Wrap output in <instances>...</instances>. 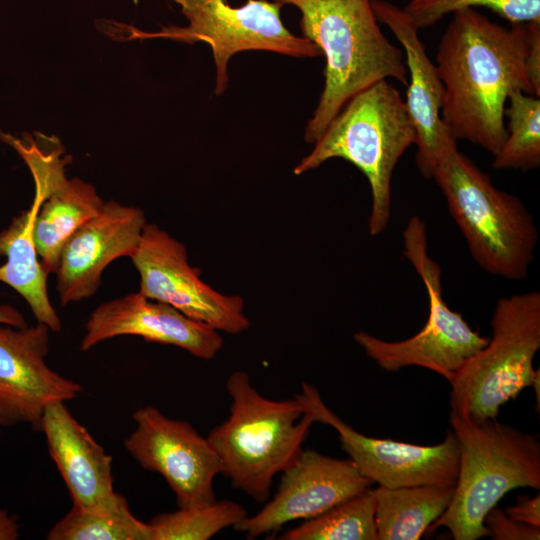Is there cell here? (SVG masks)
<instances>
[{"mask_svg":"<svg viewBox=\"0 0 540 540\" xmlns=\"http://www.w3.org/2000/svg\"><path fill=\"white\" fill-rule=\"evenodd\" d=\"M226 388L231 397L228 418L207 436L235 489L259 503L270 497L273 478L302 450L314 417L295 397L262 396L244 371L233 372Z\"/></svg>","mask_w":540,"mask_h":540,"instance_id":"obj_5","label":"cell"},{"mask_svg":"<svg viewBox=\"0 0 540 540\" xmlns=\"http://www.w3.org/2000/svg\"><path fill=\"white\" fill-rule=\"evenodd\" d=\"M40 431L73 501L86 510L114 511L128 505L113 488L112 457L71 414L65 402L48 404Z\"/></svg>","mask_w":540,"mask_h":540,"instance_id":"obj_19","label":"cell"},{"mask_svg":"<svg viewBox=\"0 0 540 540\" xmlns=\"http://www.w3.org/2000/svg\"><path fill=\"white\" fill-rule=\"evenodd\" d=\"M140 276L139 291L165 302L191 319L230 334L248 329L239 295H225L205 283L188 262L183 243L154 223H146L130 257Z\"/></svg>","mask_w":540,"mask_h":540,"instance_id":"obj_11","label":"cell"},{"mask_svg":"<svg viewBox=\"0 0 540 540\" xmlns=\"http://www.w3.org/2000/svg\"><path fill=\"white\" fill-rule=\"evenodd\" d=\"M146 223L140 208L110 200L79 226L65 243L55 272L61 305L93 296L105 268L117 258L133 255Z\"/></svg>","mask_w":540,"mask_h":540,"instance_id":"obj_16","label":"cell"},{"mask_svg":"<svg viewBox=\"0 0 540 540\" xmlns=\"http://www.w3.org/2000/svg\"><path fill=\"white\" fill-rule=\"evenodd\" d=\"M126 335L176 346L203 360L213 359L223 347L218 330L138 291L98 305L85 324L80 349Z\"/></svg>","mask_w":540,"mask_h":540,"instance_id":"obj_17","label":"cell"},{"mask_svg":"<svg viewBox=\"0 0 540 540\" xmlns=\"http://www.w3.org/2000/svg\"><path fill=\"white\" fill-rule=\"evenodd\" d=\"M19 537L17 520L0 508V540H16Z\"/></svg>","mask_w":540,"mask_h":540,"instance_id":"obj_30","label":"cell"},{"mask_svg":"<svg viewBox=\"0 0 540 540\" xmlns=\"http://www.w3.org/2000/svg\"><path fill=\"white\" fill-rule=\"evenodd\" d=\"M454 486L373 489L377 540L419 539L450 504Z\"/></svg>","mask_w":540,"mask_h":540,"instance_id":"obj_21","label":"cell"},{"mask_svg":"<svg viewBox=\"0 0 540 540\" xmlns=\"http://www.w3.org/2000/svg\"><path fill=\"white\" fill-rule=\"evenodd\" d=\"M42 199V190L35 187L31 206L0 231V256L6 257V263L0 266V281L25 299L37 322L59 332L62 323L50 302L48 275L41 266L33 240L34 221Z\"/></svg>","mask_w":540,"mask_h":540,"instance_id":"obj_20","label":"cell"},{"mask_svg":"<svg viewBox=\"0 0 540 540\" xmlns=\"http://www.w3.org/2000/svg\"><path fill=\"white\" fill-rule=\"evenodd\" d=\"M132 418L136 427L124 441L126 450L142 468L165 479L178 507L216 500L213 481L223 474V466L208 438L150 405L137 409Z\"/></svg>","mask_w":540,"mask_h":540,"instance_id":"obj_13","label":"cell"},{"mask_svg":"<svg viewBox=\"0 0 540 540\" xmlns=\"http://www.w3.org/2000/svg\"><path fill=\"white\" fill-rule=\"evenodd\" d=\"M282 473L271 500L234 526L248 539L276 532L294 520L315 517L372 485L349 458L336 459L315 450L302 449Z\"/></svg>","mask_w":540,"mask_h":540,"instance_id":"obj_15","label":"cell"},{"mask_svg":"<svg viewBox=\"0 0 540 540\" xmlns=\"http://www.w3.org/2000/svg\"><path fill=\"white\" fill-rule=\"evenodd\" d=\"M492 336L448 381L452 414L479 423L498 416L500 407L532 386L540 370V292L500 298L491 318Z\"/></svg>","mask_w":540,"mask_h":540,"instance_id":"obj_7","label":"cell"},{"mask_svg":"<svg viewBox=\"0 0 540 540\" xmlns=\"http://www.w3.org/2000/svg\"><path fill=\"white\" fill-rule=\"evenodd\" d=\"M528 39L525 70L534 96H540V21L527 23Z\"/></svg>","mask_w":540,"mask_h":540,"instance_id":"obj_28","label":"cell"},{"mask_svg":"<svg viewBox=\"0 0 540 540\" xmlns=\"http://www.w3.org/2000/svg\"><path fill=\"white\" fill-rule=\"evenodd\" d=\"M48 540H153L149 523L136 518L126 505L114 511L75 506L48 532Z\"/></svg>","mask_w":540,"mask_h":540,"instance_id":"obj_24","label":"cell"},{"mask_svg":"<svg viewBox=\"0 0 540 540\" xmlns=\"http://www.w3.org/2000/svg\"><path fill=\"white\" fill-rule=\"evenodd\" d=\"M296 7L303 37L326 58L324 88L304 140L314 144L357 93L387 78L407 85L403 50L380 29L371 0H273Z\"/></svg>","mask_w":540,"mask_h":540,"instance_id":"obj_2","label":"cell"},{"mask_svg":"<svg viewBox=\"0 0 540 540\" xmlns=\"http://www.w3.org/2000/svg\"><path fill=\"white\" fill-rule=\"evenodd\" d=\"M504 117L507 137L494 156L492 168L528 171L540 165V99L514 90L508 96Z\"/></svg>","mask_w":540,"mask_h":540,"instance_id":"obj_23","label":"cell"},{"mask_svg":"<svg viewBox=\"0 0 540 540\" xmlns=\"http://www.w3.org/2000/svg\"><path fill=\"white\" fill-rule=\"evenodd\" d=\"M459 447L454 494L446 510L426 530L446 527L455 540L489 536L486 514L510 490L540 488V442L493 419L474 423L450 413Z\"/></svg>","mask_w":540,"mask_h":540,"instance_id":"obj_6","label":"cell"},{"mask_svg":"<svg viewBox=\"0 0 540 540\" xmlns=\"http://www.w3.org/2000/svg\"><path fill=\"white\" fill-rule=\"evenodd\" d=\"M371 5L378 22L384 23L402 46L408 73L404 102L416 131V163L424 177L432 178L445 147L457 141L441 120L444 85L419 29L403 9L386 0H371Z\"/></svg>","mask_w":540,"mask_h":540,"instance_id":"obj_18","label":"cell"},{"mask_svg":"<svg viewBox=\"0 0 540 540\" xmlns=\"http://www.w3.org/2000/svg\"><path fill=\"white\" fill-rule=\"evenodd\" d=\"M187 18L185 27L166 26L158 32L128 28L129 38H165L184 43L204 42L211 47L216 67L215 94L228 85L227 65L239 52L264 50L293 57H316L320 49L293 35L283 24V5L269 0H248L239 7L227 0H173Z\"/></svg>","mask_w":540,"mask_h":540,"instance_id":"obj_9","label":"cell"},{"mask_svg":"<svg viewBox=\"0 0 540 540\" xmlns=\"http://www.w3.org/2000/svg\"><path fill=\"white\" fill-rule=\"evenodd\" d=\"M404 256L420 276L428 297V318L422 329L402 341H386L367 332L354 334L355 342L381 369L398 371L419 366L449 381L464 362L482 349L489 337L473 330L461 313L443 298L441 269L428 255L426 224L411 216L403 231Z\"/></svg>","mask_w":540,"mask_h":540,"instance_id":"obj_8","label":"cell"},{"mask_svg":"<svg viewBox=\"0 0 540 540\" xmlns=\"http://www.w3.org/2000/svg\"><path fill=\"white\" fill-rule=\"evenodd\" d=\"M416 131L396 87L381 80L354 95L331 120L313 150L294 168L301 175L332 158L344 159L367 178L372 205L368 232H384L391 216V180Z\"/></svg>","mask_w":540,"mask_h":540,"instance_id":"obj_4","label":"cell"},{"mask_svg":"<svg viewBox=\"0 0 540 540\" xmlns=\"http://www.w3.org/2000/svg\"><path fill=\"white\" fill-rule=\"evenodd\" d=\"M484 525L493 540L540 539V527L519 522L496 506L486 514Z\"/></svg>","mask_w":540,"mask_h":540,"instance_id":"obj_27","label":"cell"},{"mask_svg":"<svg viewBox=\"0 0 540 540\" xmlns=\"http://www.w3.org/2000/svg\"><path fill=\"white\" fill-rule=\"evenodd\" d=\"M432 178L464 236L474 261L487 273L524 280L538 242L535 221L515 195L495 187L490 176L448 144Z\"/></svg>","mask_w":540,"mask_h":540,"instance_id":"obj_3","label":"cell"},{"mask_svg":"<svg viewBox=\"0 0 540 540\" xmlns=\"http://www.w3.org/2000/svg\"><path fill=\"white\" fill-rule=\"evenodd\" d=\"M0 324H8L14 327L27 325L24 316L11 305H0Z\"/></svg>","mask_w":540,"mask_h":540,"instance_id":"obj_31","label":"cell"},{"mask_svg":"<svg viewBox=\"0 0 540 540\" xmlns=\"http://www.w3.org/2000/svg\"><path fill=\"white\" fill-rule=\"evenodd\" d=\"M511 518L532 526L540 527V495H520L516 503L506 509Z\"/></svg>","mask_w":540,"mask_h":540,"instance_id":"obj_29","label":"cell"},{"mask_svg":"<svg viewBox=\"0 0 540 540\" xmlns=\"http://www.w3.org/2000/svg\"><path fill=\"white\" fill-rule=\"evenodd\" d=\"M527 39V23L507 28L474 8L453 13L435 65L444 85L441 120L455 140L499 152L508 96L514 90L534 96L525 70Z\"/></svg>","mask_w":540,"mask_h":540,"instance_id":"obj_1","label":"cell"},{"mask_svg":"<svg viewBox=\"0 0 540 540\" xmlns=\"http://www.w3.org/2000/svg\"><path fill=\"white\" fill-rule=\"evenodd\" d=\"M43 323L14 327L0 324V425L30 424L40 431L45 407L70 401L83 387L46 363L49 332Z\"/></svg>","mask_w":540,"mask_h":540,"instance_id":"obj_14","label":"cell"},{"mask_svg":"<svg viewBox=\"0 0 540 540\" xmlns=\"http://www.w3.org/2000/svg\"><path fill=\"white\" fill-rule=\"evenodd\" d=\"M248 516L246 510L230 500L213 501L208 504L179 507L164 512L148 523L153 540H208L219 531L235 526Z\"/></svg>","mask_w":540,"mask_h":540,"instance_id":"obj_25","label":"cell"},{"mask_svg":"<svg viewBox=\"0 0 540 540\" xmlns=\"http://www.w3.org/2000/svg\"><path fill=\"white\" fill-rule=\"evenodd\" d=\"M281 540H377L374 490L370 487L304 520Z\"/></svg>","mask_w":540,"mask_h":540,"instance_id":"obj_22","label":"cell"},{"mask_svg":"<svg viewBox=\"0 0 540 540\" xmlns=\"http://www.w3.org/2000/svg\"><path fill=\"white\" fill-rule=\"evenodd\" d=\"M0 138L12 146L27 164L43 199L35 217L33 240L44 272L55 273L61 251L75 230L97 215L105 201L92 184L79 178L67 179L64 149L57 139L37 133L16 138L0 131Z\"/></svg>","mask_w":540,"mask_h":540,"instance_id":"obj_12","label":"cell"},{"mask_svg":"<svg viewBox=\"0 0 540 540\" xmlns=\"http://www.w3.org/2000/svg\"><path fill=\"white\" fill-rule=\"evenodd\" d=\"M315 422L333 427L343 451L358 472L386 488L417 485L454 486L459 467V447L453 430L436 445L422 446L366 436L344 422L323 402L318 390L302 383L295 396Z\"/></svg>","mask_w":540,"mask_h":540,"instance_id":"obj_10","label":"cell"},{"mask_svg":"<svg viewBox=\"0 0 540 540\" xmlns=\"http://www.w3.org/2000/svg\"><path fill=\"white\" fill-rule=\"evenodd\" d=\"M477 7L487 8L511 24L540 21V0H410L403 11L420 30L448 14Z\"/></svg>","mask_w":540,"mask_h":540,"instance_id":"obj_26","label":"cell"}]
</instances>
